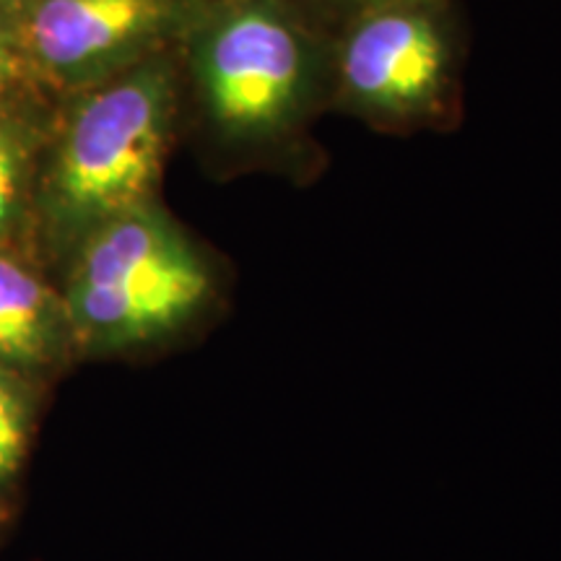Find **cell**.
<instances>
[{
	"instance_id": "4",
	"label": "cell",
	"mask_w": 561,
	"mask_h": 561,
	"mask_svg": "<svg viewBox=\"0 0 561 561\" xmlns=\"http://www.w3.org/2000/svg\"><path fill=\"white\" fill-rule=\"evenodd\" d=\"M468 24L460 0H392L331 37V115L382 136L466 121Z\"/></svg>"
},
{
	"instance_id": "2",
	"label": "cell",
	"mask_w": 561,
	"mask_h": 561,
	"mask_svg": "<svg viewBox=\"0 0 561 561\" xmlns=\"http://www.w3.org/2000/svg\"><path fill=\"white\" fill-rule=\"evenodd\" d=\"M178 144V50L60 96L32 198V255L53 278L91 231L161 201Z\"/></svg>"
},
{
	"instance_id": "9",
	"label": "cell",
	"mask_w": 561,
	"mask_h": 561,
	"mask_svg": "<svg viewBox=\"0 0 561 561\" xmlns=\"http://www.w3.org/2000/svg\"><path fill=\"white\" fill-rule=\"evenodd\" d=\"M58 100L34 73L19 37L0 34V112L37 110Z\"/></svg>"
},
{
	"instance_id": "10",
	"label": "cell",
	"mask_w": 561,
	"mask_h": 561,
	"mask_svg": "<svg viewBox=\"0 0 561 561\" xmlns=\"http://www.w3.org/2000/svg\"><path fill=\"white\" fill-rule=\"evenodd\" d=\"M284 3L291 5L307 24H312L325 37H333L354 16L377 9V5L392 3V0H284Z\"/></svg>"
},
{
	"instance_id": "11",
	"label": "cell",
	"mask_w": 561,
	"mask_h": 561,
	"mask_svg": "<svg viewBox=\"0 0 561 561\" xmlns=\"http://www.w3.org/2000/svg\"><path fill=\"white\" fill-rule=\"evenodd\" d=\"M34 0H0V34L19 37L30 16Z\"/></svg>"
},
{
	"instance_id": "8",
	"label": "cell",
	"mask_w": 561,
	"mask_h": 561,
	"mask_svg": "<svg viewBox=\"0 0 561 561\" xmlns=\"http://www.w3.org/2000/svg\"><path fill=\"white\" fill-rule=\"evenodd\" d=\"M42 388L0 369V494L24 468L37 432Z\"/></svg>"
},
{
	"instance_id": "5",
	"label": "cell",
	"mask_w": 561,
	"mask_h": 561,
	"mask_svg": "<svg viewBox=\"0 0 561 561\" xmlns=\"http://www.w3.org/2000/svg\"><path fill=\"white\" fill-rule=\"evenodd\" d=\"M206 0H34L21 47L34 73L66 96L172 53Z\"/></svg>"
},
{
	"instance_id": "7",
	"label": "cell",
	"mask_w": 561,
	"mask_h": 561,
	"mask_svg": "<svg viewBox=\"0 0 561 561\" xmlns=\"http://www.w3.org/2000/svg\"><path fill=\"white\" fill-rule=\"evenodd\" d=\"M55 104L0 112V248L32 252L34 178Z\"/></svg>"
},
{
	"instance_id": "12",
	"label": "cell",
	"mask_w": 561,
	"mask_h": 561,
	"mask_svg": "<svg viewBox=\"0 0 561 561\" xmlns=\"http://www.w3.org/2000/svg\"><path fill=\"white\" fill-rule=\"evenodd\" d=\"M5 517H9V512H5V507H3V494H0V528H3Z\"/></svg>"
},
{
	"instance_id": "1",
	"label": "cell",
	"mask_w": 561,
	"mask_h": 561,
	"mask_svg": "<svg viewBox=\"0 0 561 561\" xmlns=\"http://www.w3.org/2000/svg\"><path fill=\"white\" fill-rule=\"evenodd\" d=\"M180 144L214 180L307 187L328 170L331 37L284 0H206L178 47Z\"/></svg>"
},
{
	"instance_id": "3",
	"label": "cell",
	"mask_w": 561,
	"mask_h": 561,
	"mask_svg": "<svg viewBox=\"0 0 561 561\" xmlns=\"http://www.w3.org/2000/svg\"><path fill=\"white\" fill-rule=\"evenodd\" d=\"M79 362L149 359L187 346L231 305V265L164 201L94 229L58 276Z\"/></svg>"
},
{
	"instance_id": "6",
	"label": "cell",
	"mask_w": 561,
	"mask_h": 561,
	"mask_svg": "<svg viewBox=\"0 0 561 561\" xmlns=\"http://www.w3.org/2000/svg\"><path fill=\"white\" fill-rule=\"evenodd\" d=\"M76 362L58 280L30 250L0 248V369L45 388Z\"/></svg>"
}]
</instances>
